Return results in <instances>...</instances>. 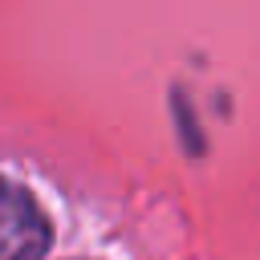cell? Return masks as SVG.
Wrapping results in <instances>:
<instances>
[{"instance_id": "6da1fadb", "label": "cell", "mask_w": 260, "mask_h": 260, "mask_svg": "<svg viewBox=\"0 0 260 260\" xmlns=\"http://www.w3.org/2000/svg\"><path fill=\"white\" fill-rule=\"evenodd\" d=\"M49 248V219L41 215L37 199L0 179V260H37Z\"/></svg>"}]
</instances>
